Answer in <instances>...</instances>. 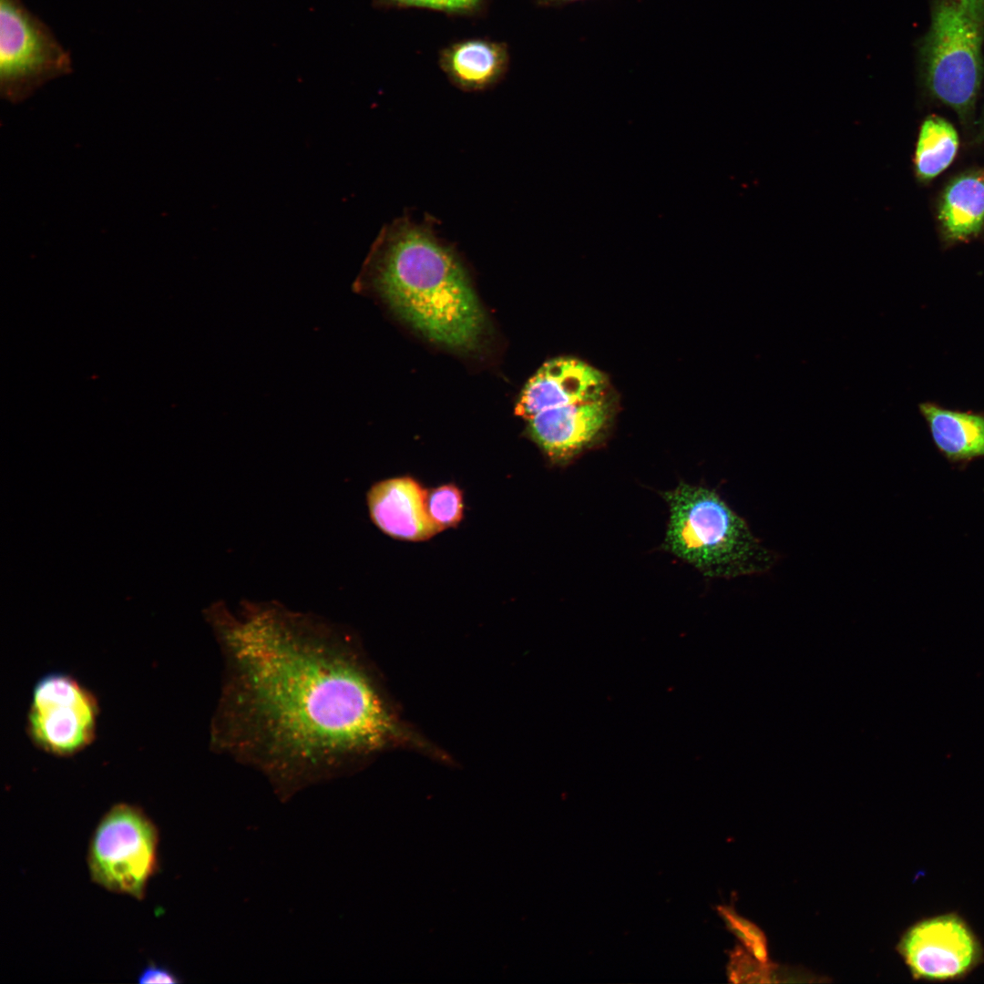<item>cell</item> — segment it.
Listing matches in <instances>:
<instances>
[{
	"label": "cell",
	"instance_id": "obj_6",
	"mask_svg": "<svg viewBox=\"0 0 984 984\" xmlns=\"http://www.w3.org/2000/svg\"><path fill=\"white\" fill-rule=\"evenodd\" d=\"M73 71L70 52L21 0H0V87L19 101Z\"/></svg>",
	"mask_w": 984,
	"mask_h": 984
},
{
	"label": "cell",
	"instance_id": "obj_17",
	"mask_svg": "<svg viewBox=\"0 0 984 984\" xmlns=\"http://www.w3.org/2000/svg\"><path fill=\"white\" fill-rule=\"evenodd\" d=\"M426 510L440 531L456 526L463 517V497L453 485H443L426 491Z\"/></svg>",
	"mask_w": 984,
	"mask_h": 984
},
{
	"label": "cell",
	"instance_id": "obj_7",
	"mask_svg": "<svg viewBox=\"0 0 984 984\" xmlns=\"http://www.w3.org/2000/svg\"><path fill=\"white\" fill-rule=\"evenodd\" d=\"M98 702L71 675L52 672L35 684L26 718L27 735L39 750L70 757L96 737Z\"/></svg>",
	"mask_w": 984,
	"mask_h": 984
},
{
	"label": "cell",
	"instance_id": "obj_4",
	"mask_svg": "<svg viewBox=\"0 0 984 984\" xmlns=\"http://www.w3.org/2000/svg\"><path fill=\"white\" fill-rule=\"evenodd\" d=\"M983 39L984 27L956 0H933L930 24L919 44L923 81L965 125L973 118L983 77Z\"/></svg>",
	"mask_w": 984,
	"mask_h": 984
},
{
	"label": "cell",
	"instance_id": "obj_11",
	"mask_svg": "<svg viewBox=\"0 0 984 984\" xmlns=\"http://www.w3.org/2000/svg\"><path fill=\"white\" fill-rule=\"evenodd\" d=\"M425 498L426 490L408 477L378 482L367 494L371 518L383 532L415 541L440 532L428 516Z\"/></svg>",
	"mask_w": 984,
	"mask_h": 984
},
{
	"label": "cell",
	"instance_id": "obj_15",
	"mask_svg": "<svg viewBox=\"0 0 984 984\" xmlns=\"http://www.w3.org/2000/svg\"><path fill=\"white\" fill-rule=\"evenodd\" d=\"M958 149V135L953 125L937 115H930L921 124L914 156L917 178L931 180L953 161Z\"/></svg>",
	"mask_w": 984,
	"mask_h": 984
},
{
	"label": "cell",
	"instance_id": "obj_16",
	"mask_svg": "<svg viewBox=\"0 0 984 984\" xmlns=\"http://www.w3.org/2000/svg\"><path fill=\"white\" fill-rule=\"evenodd\" d=\"M373 6L390 9H421L451 17L481 18L487 14L491 0H373Z\"/></svg>",
	"mask_w": 984,
	"mask_h": 984
},
{
	"label": "cell",
	"instance_id": "obj_3",
	"mask_svg": "<svg viewBox=\"0 0 984 984\" xmlns=\"http://www.w3.org/2000/svg\"><path fill=\"white\" fill-rule=\"evenodd\" d=\"M669 507L663 548L710 578L762 574L775 554L713 489L680 482L662 493Z\"/></svg>",
	"mask_w": 984,
	"mask_h": 984
},
{
	"label": "cell",
	"instance_id": "obj_18",
	"mask_svg": "<svg viewBox=\"0 0 984 984\" xmlns=\"http://www.w3.org/2000/svg\"><path fill=\"white\" fill-rule=\"evenodd\" d=\"M717 911L728 929L743 943V948L758 960L767 963L766 939L761 929L739 916L730 907L720 906Z\"/></svg>",
	"mask_w": 984,
	"mask_h": 984
},
{
	"label": "cell",
	"instance_id": "obj_1",
	"mask_svg": "<svg viewBox=\"0 0 984 984\" xmlns=\"http://www.w3.org/2000/svg\"><path fill=\"white\" fill-rule=\"evenodd\" d=\"M226 658L212 743L272 774L333 773L395 746L431 751L393 712L351 636L277 603L206 610Z\"/></svg>",
	"mask_w": 984,
	"mask_h": 984
},
{
	"label": "cell",
	"instance_id": "obj_13",
	"mask_svg": "<svg viewBox=\"0 0 984 984\" xmlns=\"http://www.w3.org/2000/svg\"><path fill=\"white\" fill-rule=\"evenodd\" d=\"M938 220L948 244L969 241L984 228V167L955 177L944 189Z\"/></svg>",
	"mask_w": 984,
	"mask_h": 984
},
{
	"label": "cell",
	"instance_id": "obj_9",
	"mask_svg": "<svg viewBox=\"0 0 984 984\" xmlns=\"http://www.w3.org/2000/svg\"><path fill=\"white\" fill-rule=\"evenodd\" d=\"M605 396L542 410L525 421L533 441L555 464L565 465L589 448L609 422Z\"/></svg>",
	"mask_w": 984,
	"mask_h": 984
},
{
	"label": "cell",
	"instance_id": "obj_14",
	"mask_svg": "<svg viewBox=\"0 0 984 984\" xmlns=\"http://www.w3.org/2000/svg\"><path fill=\"white\" fill-rule=\"evenodd\" d=\"M919 410L937 448L948 461L968 463L984 456L983 415L948 410L932 403L921 404Z\"/></svg>",
	"mask_w": 984,
	"mask_h": 984
},
{
	"label": "cell",
	"instance_id": "obj_20",
	"mask_svg": "<svg viewBox=\"0 0 984 984\" xmlns=\"http://www.w3.org/2000/svg\"><path fill=\"white\" fill-rule=\"evenodd\" d=\"M139 983H179L180 980L169 969L150 963L138 977Z\"/></svg>",
	"mask_w": 984,
	"mask_h": 984
},
{
	"label": "cell",
	"instance_id": "obj_10",
	"mask_svg": "<svg viewBox=\"0 0 984 984\" xmlns=\"http://www.w3.org/2000/svg\"><path fill=\"white\" fill-rule=\"evenodd\" d=\"M605 388V376L597 369L575 358L558 357L528 381L515 413L526 420L545 409L600 399Z\"/></svg>",
	"mask_w": 984,
	"mask_h": 984
},
{
	"label": "cell",
	"instance_id": "obj_12",
	"mask_svg": "<svg viewBox=\"0 0 984 984\" xmlns=\"http://www.w3.org/2000/svg\"><path fill=\"white\" fill-rule=\"evenodd\" d=\"M438 67L447 80L465 92H482L507 76L511 54L507 42L487 36L453 40L438 50Z\"/></svg>",
	"mask_w": 984,
	"mask_h": 984
},
{
	"label": "cell",
	"instance_id": "obj_8",
	"mask_svg": "<svg viewBox=\"0 0 984 984\" xmlns=\"http://www.w3.org/2000/svg\"><path fill=\"white\" fill-rule=\"evenodd\" d=\"M897 951L917 981H961L984 963L981 939L957 912L916 921L900 937Z\"/></svg>",
	"mask_w": 984,
	"mask_h": 984
},
{
	"label": "cell",
	"instance_id": "obj_22",
	"mask_svg": "<svg viewBox=\"0 0 984 984\" xmlns=\"http://www.w3.org/2000/svg\"><path fill=\"white\" fill-rule=\"evenodd\" d=\"M532 3L540 8H557L562 7L572 3L585 1V0H531Z\"/></svg>",
	"mask_w": 984,
	"mask_h": 984
},
{
	"label": "cell",
	"instance_id": "obj_5",
	"mask_svg": "<svg viewBox=\"0 0 984 984\" xmlns=\"http://www.w3.org/2000/svg\"><path fill=\"white\" fill-rule=\"evenodd\" d=\"M156 825L138 806L118 804L101 818L91 838L87 864L102 887L143 898L158 868Z\"/></svg>",
	"mask_w": 984,
	"mask_h": 984
},
{
	"label": "cell",
	"instance_id": "obj_19",
	"mask_svg": "<svg viewBox=\"0 0 984 984\" xmlns=\"http://www.w3.org/2000/svg\"><path fill=\"white\" fill-rule=\"evenodd\" d=\"M728 977L732 982H768L770 966L737 947L730 955Z\"/></svg>",
	"mask_w": 984,
	"mask_h": 984
},
{
	"label": "cell",
	"instance_id": "obj_23",
	"mask_svg": "<svg viewBox=\"0 0 984 984\" xmlns=\"http://www.w3.org/2000/svg\"><path fill=\"white\" fill-rule=\"evenodd\" d=\"M978 138L980 141H984V115H983V118H982L980 129H979V134Z\"/></svg>",
	"mask_w": 984,
	"mask_h": 984
},
{
	"label": "cell",
	"instance_id": "obj_21",
	"mask_svg": "<svg viewBox=\"0 0 984 984\" xmlns=\"http://www.w3.org/2000/svg\"><path fill=\"white\" fill-rule=\"evenodd\" d=\"M962 10L978 25L984 27V0H956Z\"/></svg>",
	"mask_w": 984,
	"mask_h": 984
},
{
	"label": "cell",
	"instance_id": "obj_2",
	"mask_svg": "<svg viewBox=\"0 0 984 984\" xmlns=\"http://www.w3.org/2000/svg\"><path fill=\"white\" fill-rule=\"evenodd\" d=\"M369 264L377 291L416 332L456 351L479 343L486 324L479 300L456 254L429 227L393 221L380 232Z\"/></svg>",
	"mask_w": 984,
	"mask_h": 984
}]
</instances>
